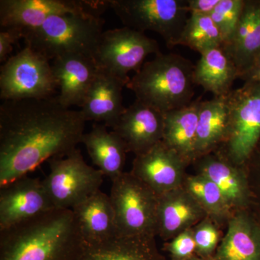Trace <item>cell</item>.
<instances>
[{
    "label": "cell",
    "mask_w": 260,
    "mask_h": 260,
    "mask_svg": "<svg viewBox=\"0 0 260 260\" xmlns=\"http://www.w3.org/2000/svg\"><path fill=\"white\" fill-rule=\"evenodd\" d=\"M112 182L109 197L118 235L157 237L159 196L131 172L123 173Z\"/></svg>",
    "instance_id": "cell-6"
},
{
    "label": "cell",
    "mask_w": 260,
    "mask_h": 260,
    "mask_svg": "<svg viewBox=\"0 0 260 260\" xmlns=\"http://www.w3.org/2000/svg\"><path fill=\"white\" fill-rule=\"evenodd\" d=\"M107 8L109 0L98 1L89 9L52 15L38 28L24 32L25 47L49 61L71 54L94 59L104 32L102 15Z\"/></svg>",
    "instance_id": "cell-3"
},
{
    "label": "cell",
    "mask_w": 260,
    "mask_h": 260,
    "mask_svg": "<svg viewBox=\"0 0 260 260\" xmlns=\"http://www.w3.org/2000/svg\"><path fill=\"white\" fill-rule=\"evenodd\" d=\"M183 185L198 202L208 217L218 225H227L235 213L215 183L200 174H186Z\"/></svg>",
    "instance_id": "cell-27"
},
{
    "label": "cell",
    "mask_w": 260,
    "mask_h": 260,
    "mask_svg": "<svg viewBox=\"0 0 260 260\" xmlns=\"http://www.w3.org/2000/svg\"><path fill=\"white\" fill-rule=\"evenodd\" d=\"M23 38V30L20 28H3L0 30V61L5 62L13 50V44Z\"/></svg>",
    "instance_id": "cell-32"
},
{
    "label": "cell",
    "mask_w": 260,
    "mask_h": 260,
    "mask_svg": "<svg viewBox=\"0 0 260 260\" xmlns=\"http://www.w3.org/2000/svg\"><path fill=\"white\" fill-rule=\"evenodd\" d=\"M214 257L216 260H260V225L246 210L236 212L229 220Z\"/></svg>",
    "instance_id": "cell-22"
},
{
    "label": "cell",
    "mask_w": 260,
    "mask_h": 260,
    "mask_svg": "<svg viewBox=\"0 0 260 260\" xmlns=\"http://www.w3.org/2000/svg\"><path fill=\"white\" fill-rule=\"evenodd\" d=\"M162 250L167 251L171 260H187L196 256V244L192 229L181 233L164 243Z\"/></svg>",
    "instance_id": "cell-31"
},
{
    "label": "cell",
    "mask_w": 260,
    "mask_h": 260,
    "mask_svg": "<svg viewBox=\"0 0 260 260\" xmlns=\"http://www.w3.org/2000/svg\"><path fill=\"white\" fill-rule=\"evenodd\" d=\"M223 44L221 34L210 15H189L179 45L186 46L201 54Z\"/></svg>",
    "instance_id": "cell-28"
},
{
    "label": "cell",
    "mask_w": 260,
    "mask_h": 260,
    "mask_svg": "<svg viewBox=\"0 0 260 260\" xmlns=\"http://www.w3.org/2000/svg\"><path fill=\"white\" fill-rule=\"evenodd\" d=\"M51 67L60 91L59 102L65 107L81 108L99 70L93 58L74 54L59 56Z\"/></svg>",
    "instance_id": "cell-18"
},
{
    "label": "cell",
    "mask_w": 260,
    "mask_h": 260,
    "mask_svg": "<svg viewBox=\"0 0 260 260\" xmlns=\"http://www.w3.org/2000/svg\"><path fill=\"white\" fill-rule=\"evenodd\" d=\"M81 143L99 170L111 180L124 173L125 145L114 132H109L104 124H94L89 133H84Z\"/></svg>",
    "instance_id": "cell-23"
},
{
    "label": "cell",
    "mask_w": 260,
    "mask_h": 260,
    "mask_svg": "<svg viewBox=\"0 0 260 260\" xmlns=\"http://www.w3.org/2000/svg\"><path fill=\"white\" fill-rule=\"evenodd\" d=\"M194 69L190 61L179 54L160 53L144 63L126 88L137 100L165 114L191 104Z\"/></svg>",
    "instance_id": "cell-4"
},
{
    "label": "cell",
    "mask_w": 260,
    "mask_h": 260,
    "mask_svg": "<svg viewBox=\"0 0 260 260\" xmlns=\"http://www.w3.org/2000/svg\"><path fill=\"white\" fill-rule=\"evenodd\" d=\"M85 119L57 95L3 101L0 106V187L81 143Z\"/></svg>",
    "instance_id": "cell-1"
},
{
    "label": "cell",
    "mask_w": 260,
    "mask_h": 260,
    "mask_svg": "<svg viewBox=\"0 0 260 260\" xmlns=\"http://www.w3.org/2000/svg\"><path fill=\"white\" fill-rule=\"evenodd\" d=\"M156 237L116 236L105 242H83L73 260H168L159 250Z\"/></svg>",
    "instance_id": "cell-19"
},
{
    "label": "cell",
    "mask_w": 260,
    "mask_h": 260,
    "mask_svg": "<svg viewBox=\"0 0 260 260\" xmlns=\"http://www.w3.org/2000/svg\"><path fill=\"white\" fill-rule=\"evenodd\" d=\"M229 126L228 95L199 103L196 159L218 150L227 138Z\"/></svg>",
    "instance_id": "cell-24"
},
{
    "label": "cell",
    "mask_w": 260,
    "mask_h": 260,
    "mask_svg": "<svg viewBox=\"0 0 260 260\" xmlns=\"http://www.w3.org/2000/svg\"><path fill=\"white\" fill-rule=\"evenodd\" d=\"M72 210L54 209L0 232V260H73L83 244Z\"/></svg>",
    "instance_id": "cell-2"
},
{
    "label": "cell",
    "mask_w": 260,
    "mask_h": 260,
    "mask_svg": "<svg viewBox=\"0 0 260 260\" xmlns=\"http://www.w3.org/2000/svg\"><path fill=\"white\" fill-rule=\"evenodd\" d=\"M228 102L229 132L225 142L215 151L244 167L260 139V83L246 82L228 95Z\"/></svg>",
    "instance_id": "cell-5"
},
{
    "label": "cell",
    "mask_w": 260,
    "mask_h": 260,
    "mask_svg": "<svg viewBox=\"0 0 260 260\" xmlns=\"http://www.w3.org/2000/svg\"><path fill=\"white\" fill-rule=\"evenodd\" d=\"M239 72V78L260 56V1H246L235 32L223 46Z\"/></svg>",
    "instance_id": "cell-21"
},
{
    "label": "cell",
    "mask_w": 260,
    "mask_h": 260,
    "mask_svg": "<svg viewBox=\"0 0 260 260\" xmlns=\"http://www.w3.org/2000/svg\"><path fill=\"white\" fill-rule=\"evenodd\" d=\"M49 162L50 172L43 184L55 209L73 210L100 190L105 176L84 160L79 149Z\"/></svg>",
    "instance_id": "cell-8"
},
{
    "label": "cell",
    "mask_w": 260,
    "mask_h": 260,
    "mask_svg": "<svg viewBox=\"0 0 260 260\" xmlns=\"http://www.w3.org/2000/svg\"><path fill=\"white\" fill-rule=\"evenodd\" d=\"M164 115L136 99L126 108L112 131L122 140L127 153L139 155L162 141Z\"/></svg>",
    "instance_id": "cell-14"
},
{
    "label": "cell",
    "mask_w": 260,
    "mask_h": 260,
    "mask_svg": "<svg viewBox=\"0 0 260 260\" xmlns=\"http://www.w3.org/2000/svg\"><path fill=\"white\" fill-rule=\"evenodd\" d=\"M59 88L49 61L28 47L8 59L0 70L3 101L55 96Z\"/></svg>",
    "instance_id": "cell-9"
},
{
    "label": "cell",
    "mask_w": 260,
    "mask_h": 260,
    "mask_svg": "<svg viewBox=\"0 0 260 260\" xmlns=\"http://www.w3.org/2000/svg\"><path fill=\"white\" fill-rule=\"evenodd\" d=\"M187 260H216L214 256H211V257H202V256H199L198 255L193 256L191 259H189Z\"/></svg>",
    "instance_id": "cell-35"
},
{
    "label": "cell",
    "mask_w": 260,
    "mask_h": 260,
    "mask_svg": "<svg viewBox=\"0 0 260 260\" xmlns=\"http://www.w3.org/2000/svg\"><path fill=\"white\" fill-rule=\"evenodd\" d=\"M72 210L84 242L95 244L118 236L110 197L101 189Z\"/></svg>",
    "instance_id": "cell-20"
},
{
    "label": "cell",
    "mask_w": 260,
    "mask_h": 260,
    "mask_svg": "<svg viewBox=\"0 0 260 260\" xmlns=\"http://www.w3.org/2000/svg\"><path fill=\"white\" fill-rule=\"evenodd\" d=\"M194 69L195 85H200L214 97L225 96L232 90L233 83L239 78V72L232 57L223 46L200 54Z\"/></svg>",
    "instance_id": "cell-25"
},
{
    "label": "cell",
    "mask_w": 260,
    "mask_h": 260,
    "mask_svg": "<svg viewBox=\"0 0 260 260\" xmlns=\"http://www.w3.org/2000/svg\"><path fill=\"white\" fill-rule=\"evenodd\" d=\"M239 78L244 80L245 82H258V83H260V56L256 59L254 64L251 66L250 69Z\"/></svg>",
    "instance_id": "cell-34"
},
{
    "label": "cell",
    "mask_w": 260,
    "mask_h": 260,
    "mask_svg": "<svg viewBox=\"0 0 260 260\" xmlns=\"http://www.w3.org/2000/svg\"><path fill=\"white\" fill-rule=\"evenodd\" d=\"M188 164L162 141L135 155L131 172L158 196L183 186Z\"/></svg>",
    "instance_id": "cell-12"
},
{
    "label": "cell",
    "mask_w": 260,
    "mask_h": 260,
    "mask_svg": "<svg viewBox=\"0 0 260 260\" xmlns=\"http://www.w3.org/2000/svg\"><path fill=\"white\" fill-rule=\"evenodd\" d=\"M126 85L121 78L99 68L80 109L85 121L104 122L114 127L126 109L122 104V89Z\"/></svg>",
    "instance_id": "cell-17"
},
{
    "label": "cell",
    "mask_w": 260,
    "mask_h": 260,
    "mask_svg": "<svg viewBox=\"0 0 260 260\" xmlns=\"http://www.w3.org/2000/svg\"><path fill=\"white\" fill-rule=\"evenodd\" d=\"M124 27L157 32L167 47L179 45L189 18L187 0H109Z\"/></svg>",
    "instance_id": "cell-7"
},
{
    "label": "cell",
    "mask_w": 260,
    "mask_h": 260,
    "mask_svg": "<svg viewBox=\"0 0 260 260\" xmlns=\"http://www.w3.org/2000/svg\"><path fill=\"white\" fill-rule=\"evenodd\" d=\"M199 103L165 113L162 141L189 165L196 160L197 128Z\"/></svg>",
    "instance_id": "cell-26"
},
{
    "label": "cell",
    "mask_w": 260,
    "mask_h": 260,
    "mask_svg": "<svg viewBox=\"0 0 260 260\" xmlns=\"http://www.w3.org/2000/svg\"><path fill=\"white\" fill-rule=\"evenodd\" d=\"M196 174L215 183L234 213L246 210L250 200V188L243 167L235 165L218 152L197 158Z\"/></svg>",
    "instance_id": "cell-16"
},
{
    "label": "cell",
    "mask_w": 260,
    "mask_h": 260,
    "mask_svg": "<svg viewBox=\"0 0 260 260\" xmlns=\"http://www.w3.org/2000/svg\"><path fill=\"white\" fill-rule=\"evenodd\" d=\"M244 5L245 0H220L210 15L221 34L223 46L229 44L232 39L242 16Z\"/></svg>",
    "instance_id": "cell-29"
},
{
    "label": "cell",
    "mask_w": 260,
    "mask_h": 260,
    "mask_svg": "<svg viewBox=\"0 0 260 260\" xmlns=\"http://www.w3.org/2000/svg\"><path fill=\"white\" fill-rule=\"evenodd\" d=\"M208 215L184 185L158 197L157 236L169 242L193 229Z\"/></svg>",
    "instance_id": "cell-15"
},
{
    "label": "cell",
    "mask_w": 260,
    "mask_h": 260,
    "mask_svg": "<svg viewBox=\"0 0 260 260\" xmlns=\"http://www.w3.org/2000/svg\"><path fill=\"white\" fill-rule=\"evenodd\" d=\"M98 1L86 0H1V29L16 28L24 32L42 25L54 15L93 8Z\"/></svg>",
    "instance_id": "cell-13"
},
{
    "label": "cell",
    "mask_w": 260,
    "mask_h": 260,
    "mask_svg": "<svg viewBox=\"0 0 260 260\" xmlns=\"http://www.w3.org/2000/svg\"><path fill=\"white\" fill-rule=\"evenodd\" d=\"M160 54L158 42L144 32L123 27L103 32L94 54L99 69L129 83L128 73L139 71L147 56Z\"/></svg>",
    "instance_id": "cell-10"
},
{
    "label": "cell",
    "mask_w": 260,
    "mask_h": 260,
    "mask_svg": "<svg viewBox=\"0 0 260 260\" xmlns=\"http://www.w3.org/2000/svg\"><path fill=\"white\" fill-rule=\"evenodd\" d=\"M43 181L25 177L0 187V232L54 210Z\"/></svg>",
    "instance_id": "cell-11"
},
{
    "label": "cell",
    "mask_w": 260,
    "mask_h": 260,
    "mask_svg": "<svg viewBox=\"0 0 260 260\" xmlns=\"http://www.w3.org/2000/svg\"><path fill=\"white\" fill-rule=\"evenodd\" d=\"M218 226L209 217H206L193 228L197 255L202 257L215 255L222 239Z\"/></svg>",
    "instance_id": "cell-30"
},
{
    "label": "cell",
    "mask_w": 260,
    "mask_h": 260,
    "mask_svg": "<svg viewBox=\"0 0 260 260\" xmlns=\"http://www.w3.org/2000/svg\"><path fill=\"white\" fill-rule=\"evenodd\" d=\"M219 3L220 0H187L189 14L210 16Z\"/></svg>",
    "instance_id": "cell-33"
}]
</instances>
